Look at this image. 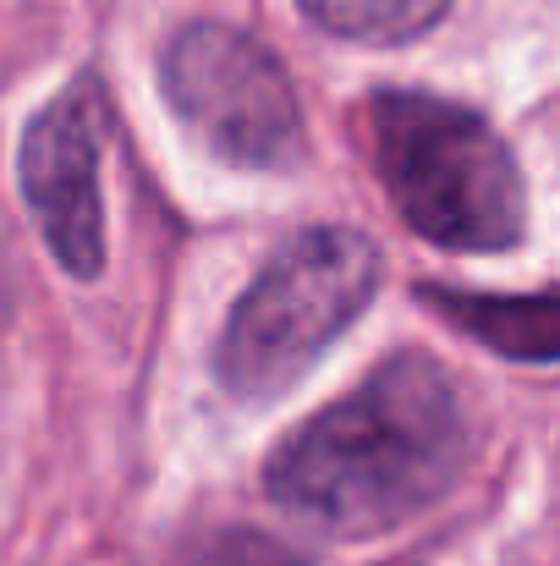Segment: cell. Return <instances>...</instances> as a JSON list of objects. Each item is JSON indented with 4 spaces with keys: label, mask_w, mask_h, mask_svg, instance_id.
<instances>
[{
    "label": "cell",
    "mask_w": 560,
    "mask_h": 566,
    "mask_svg": "<svg viewBox=\"0 0 560 566\" xmlns=\"http://www.w3.org/2000/svg\"><path fill=\"white\" fill-rule=\"evenodd\" d=\"M166 99L225 166L292 171L303 160V105L270 44L231 22H187L166 44Z\"/></svg>",
    "instance_id": "277c9868"
},
{
    "label": "cell",
    "mask_w": 560,
    "mask_h": 566,
    "mask_svg": "<svg viewBox=\"0 0 560 566\" xmlns=\"http://www.w3.org/2000/svg\"><path fill=\"white\" fill-rule=\"evenodd\" d=\"M11 292H17V281H11V253H6V237H0V319L11 314Z\"/></svg>",
    "instance_id": "ba28073f"
},
{
    "label": "cell",
    "mask_w": 560,
    "mask_h": 566,
    "mask_svg": "<svg viewBox=\"0 0 560 566\" xmlns=\"http://www.w3.org/2000/svg\"><path fill=\"white\" fill-rule=\"evenodd\" d=\"M105 99L94 77H77L61 88L22 133V198L33 209V226L55 264L77 281H94L105 270Z\"/></svg>",
    "instance_id": "5b68a950"
},
{
    "label": "cell",
    "mask_w": 560,
    "mask_h": 566,
    "mask_svg": "<svg viewBox=\"0 0 560 566\" xmlns=\"http://www.w3.org/2000/svg\"><path fill=\"white\" fill-rule=\"evenodd\" d=\"M325 33L352 44H406L429 33L451 0H297Z\"/></svg>",
    "instance_id": "52a82bcc"
},
{
    "label": "cell",
    "mask_w": 560,
    "mask_h": 566,
    "mask_svg": "<svg viewBox=\"0 0 560 566\" xmlns=\"http://www.w3.org/2000/svg\"><path fill=\"white\" fill-rule=\"evenodd\" d=\"M379 248L352 226H308L270 253L225 314L214 375L236 401H275L308 375L373 303Z\"/></svg>",
    "instance_id": "3957f363"
},
{
    "label": "cell",
    "mask_w": 560,
    "mask_h": 566,
    "mask_svg": "<svg viewBox=\"0 0 560 566\" xmlns=\"http://www.w3.org/2000/svg\"><path fill=\"white\" fill-rule=\"evenodd\" d=\"M363 149L379 188L390 192L406 231L445 253H506L528 231L522 171L506 138L467 105L373 88L358 111Z\"/></svg>",
    "instance_id": "7a4b0ae2"
},
{
    "label": "cell",
    "mask_w": 560,
    "mask_h": 566,
    "mask_svg": "<svg viewBox=\"0 0 560 566\" xmlns=\"http://www.w3.org/2000/svg\"><path fill=\"white\" fill-rule=\"evenodd\" d=\"M467 462L473 418L451 369L395 353L270 451L264 490L330 534L369 539L440 506Z\"/></svg>",
    "instance_id": "6da1fadb"
},
{
    "label": "cell",
    "mask_w": 560,
    "mask_h": 566,
    "mask_svg": "<svg viewBox=\"0 0 560 566\" xmlns=\"http://www.w3.org/2000/svg\"><path fill=\"white\" fill-rule=\"evenodd\" d=\"M423 303L506 358H533V364L560 358V297H478V292L423 286Z\"/></svg>",
    "instance_id": "8992f818"
}]
</instances>
